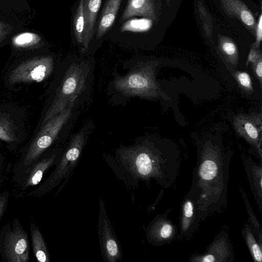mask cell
<instances>
[{
    "mask_svg": "<svg viewBox=\"0 0 262 262\" xmlns=\"http://www.w3.org/2000/svg\"><path fill=\"white\" fill-rule=\"evenodd\" d=\"M82 105L79 102L70 104L42 125L28 150L24 161L25 165H30L37 159L63 131L70 132Z\"/></svg>",
    "mask_w": 262,
    "mask_h": 262,
    "instance_id": "obj_6",
    "label": "cell"
},
{
    "mask_svg": "<svg viewBox=\"0 0 262 262\" xmlns=\"http://www.w3.org/2000/svg\"><path fill=\"white\" fill-rule=\"evenodd\" d=\"M122 0H106L96 32V38H101L113 25Z\"/></svg>",
    "mask_w": 262,
    "mask_h": 262,
    "instance_id": "obj_17",
    "label": "cell"
},
{
    "mask_svg": "<svg viewBox=\"0 0 262 262\" xmlns=\"http://www.w3.org/2000/svg\"><path fill=\"white\" fill-rule=\"evenodd\" d=\"M84 0H80L73 18V30L77 42L82 45L84 30Z\"/></svg>",
    "mask_w": 262,
    "mask_h": 262,
    "instance_id": "obj_23",
    "label": "cell"
},
{
    "mask_svg": "<svg viewBox=\"0 0 262 262\" xmlns=\"http://www.w3.org/2000/svg\"><path fill=\"white\" fill-rule=\"evenodd\" d=\"M94 125L90 118L76 133L70 135L69 141L65 145L55 170L43 184L42 192L51 191L63 180L62 187L67 184L80 159L82 150Z\"/></svg>",
    "mask_w": 262,
    "mask_h": 262,
    "instance_id": "obj_4",
    "label": "cell"
},
{
    "mask_svg": "<svg viewBox=\"0 0 262 262\" xmlns=\"http://www.w3.org/2000/svg\"><path fill=\"white\" fill-rule=\"evenodd\" d=\"M167 4L169 5L170 0H166Z\"/></svg>",
    "mask_w": 262,
    "mask_h": 262,
    "instance_id": "obj_32",
    "label": "cell"
},
{
    "mask_svg": "<svg viewBox=\"0 0 262 262\" xmlns=\"http://www.w3.org/2000/svg\"><path fill=\"white\" fill-rule=\"evenodd\" d=\"M30 231L33 252L36 259L40 262H49V253L41 233L33 223L31 224Z\"/></svg>",
    "mask_w": 262,
    "mask_h": 262,
    "instance_id": "obj_20",
    "label": "cell"
},
{
    "mask_svg": "<svg viewBox=\"0 0 262 262\" xmlns=\"http://www.w3.org/2000/svg\"><path fill=\"white\" fill-rule=\"evenodd\" d=\"M244 166L251 189L259 210L262 209V167L251 158L245 160Z\"/></svg>",
    "mask_w": 262,
    "mask_h": 262,
    "instance_id": "obj_16",
    "label": "cell"
},
{
    "mask_svg": "<svg viewBox=\"0 0 262 262\" xmlns=\"http://www.w3.org/2000/svg\"><path fill=\"white\" fill-rule=\"evenodd\" d=\"M5 254L8 261L27 262L29 260V243L27 233L16 226L5 240Z\"/></svg>",
    "mask_w": 262,
    "mask_h": 262,
    "instance_id": "obj_10",
    "label": "cell"
},
{
    "mask_svg": "<svg viewBox=\"0 0 262 262\" xmlns=\"http://www.w3.org/2000/svg\"><path fill=\"white\" fill-rule=\"evenodd\" d=\"M0 139L5 141H10L11 138L8 135L6 131L4 130V128L0 125Z\"/></svg>",
    "mask_w": 262,
    "mask_h": 262,
    "instance_id": "obj_31",
    "label": "cell"
},
{
    "mask_svg": "<svg viewBox=\"0 0 262 262\" xmlns=\"http://www.w3.org/2000/svg\"><path fill=\"white\" fill-rule=\"evenodd\" d=\"M231 156L221 144L211 141L200 146L191 186L186 194L195 203L196 224L226 207Z\"/></svg>",
    "mask_w": 262,
    "mask_h": 262,
    "instance_id": "obj_2",
    "label": "cell"
},
{
    "mask_svg": "<svg viewBox=\"0 0 262 262\" xmlns=\"http://www.w3.org/2000/svg\"><path fill=\"white\" fill-rule=\"evenodd\" d=\"M253 73L258 80L260 88L262 87V56H260L254 62L251 64Z\"/></svg>",
    "mask_w": 262,
    "mask_h": 262,
    "instance_id": "obj_26",
    "label": "cell"
},
{
    "mask_svg": "<svg viewBox=\"0 0 262 262\" xmlns=\"http://www.w3.org/2000/svg\"><path fill=\"white\" fill-rule=\"evenodd\" d=\"M242 235L245 239L249 251L255 262H261L262 260V248L259 246L250 226L246 223L242 230Z\"/></svg>",
    "mask_w": 262,
    "mask_h": 262,
    "instance_id": "obj_22",
    "label": "cell"
},
{
    "mask_svg": "<svg viewBox=\"0 0 262 262\" xmlns=\"http://www.w3.org/2000/svg\"><path fill=\"white\" fill-rule=\"evenodd\" d=\"M241 193H242L244 201L247 208L248 214L249 216V221L250 226L251 228L254 235L256 237L259 246L262 248V229L261 226L257 220L255 214L254 213L250 204L247 198L246 194L243 189H241Z\"/></svg>",
    "mask_w": 262,
    "mask_h": 262,
    "instance_id": "obj_24",
    "label": "cell"
},
{
    "mask_svg": "<svg viewBox=\"0 0 262 262\" xmlns=\"http://www.w3.org/2000/svg\"><path fill=\"white\" fill-rule=\"evenodd\" d=\"M97 229L100 251L105 262L121 261L122 248L106 214L104 202L99 200Z\"/></svg>",
    "mask_w": 262,
    "mask_h": 262,
    "instance_id": "obj_7",
    "label": "cell"
},
{
    "mask_svg": "<svg viewBox=\"0 0 262 262\" xmlns=\"http://www.w3.org/2000/svg\"><path fill=\"white\" fill-rule=\"evenodd\" d=\"M223 9L230 17H237L254 35L256 23L254 16L241 0H220Z\"/></svg>",
    "mask_w": 262,
    "mask_h": 262,
    "instance_id": "obj_13",
    "label": "cell"
},
{
    "mask_svg": "<svg viewBox=\"0 0 262 262\" xmlns=\"http://www.w3.org/2000/svg\"><path fill=\"white\" fill-rule=\"evenodd\" d=\"M234 128L256 151L261 159L262 116L261 113H240L234 117Z\"/></svg>",
    "mask_w": 262,
    "mask_h": 262,
    "instance_id": "obj_8",
    "label": "cell"
},
{
    "mask_svg": "<svg viewBox=\"0 0 262 262\" xmlns=\"http://www.w3.org/2000/svg\"><path fill=\"white\" fill-rule=\"evenodd\" d=\"M157 63L137 66L123 76L115 78L113 85L125 96H138L148 99H170L163 91L156 79Z\"/></svg>",
    "mask_w": 262,
    "mask_h": 262,
    "instance_id": "obj_5",
    "label": "cell"
},
{
    "mask_svg": "<svg viewBox=\"0 0 262 262\" xmlns=\"http://www.w3.org/2000/svg\"><path fill=\"white\" fill-rule=\"evenodd\" d=\"M262 56L261 51L259 49L251 48L246 61V66L254 62L260 56Z\"/></svg>",
    "mask_w": 262,
    "mask_h": 262,
    "instance_id": "obj_28",
    "label": "cell"
},
{
    "mask_svg": "<svg viewBox=\"0 0 262 262\" xmlns=\"http://www.w3.org/2000/svg\"><path fill=\"white\" fill-rule=\"evenodd\" d=\"M256 41L253 45L252 48L259 49L262 39V15H260L257 25L255 29Z\"/></svg>",
    "mask_w": 262,
    "mask_h": 262,
    "instance_id": "obj_27",
    "label": "cell"
},
{
    "mask_svg": "<svg viewBox=\"0 0 262 262\" xmlns=\"http://www.w3.org/2000/svg\"><path fill=\"white\" fill-rule=\"evenodd\" d=\"M233 76L244 92L250 94L253 92L251 79L247 73L235 71L233 73Z\"/></svg>",
    "mask_w": 262,
    "mask_h": 262,
    "instance_id": "obj_25",
    "label": "cell"
},
{
    "mask_svg": "<svg viewBox=\"0 0 262 262\" xmlns=\"http://www.w3.org/2000/svg\"><path fill=\"white\" fill-rule=\"evenodd\" d=\"M135 16H143L155 20L156 14L154 1L128 0L120 21L123 22Z\"/></svg>",
    "mask_w": 262,
    "mask_h": 262,
    "instance_id": "obj_15",
    "label": "cell"
},
{
    "mask_svg": "<svg viewBox=\"0 0 262 262\" xmlns=\"http://www.w3.org/2000/svg\"><path fill=\"white\" fill-rule=\"evenodd\" d=\"M64 146L63 148H61L57 153L52 154L49 157L40 161L35 165L27 180L26 185L27 186L38 184L40 182L44 172L52 166L58 163Z\"/></svg>",
    "mask_w": 262,
    "mask_h": 262,
    "instance_id": "obj_19",
    "label": "cell"
},
{
    "mask_svg": "<svg viewBox=\"0 0 262 262\" xmlns=\"http://www.w3.org/2000/svg\"><path fill=\"white\" fill-rule=\"evenodd\" d=\"M196 208L194 201L186 195L182 206L180 219L181 233L183 235L190 233L196 227Z\"/></svg>",
    "mask_w": 262,
    "mask_h": 262,
    "instance_id": "obj_18",
    "label": "cell"
},
{
    "mask_svg": "<svg viewBox=\"0 0 262 262\" xmlns=\"http://www.w3.org/2000/svg\"><path fill=\"white\" fill-rule=\"evenodd\" d=\"M175 154H169L147 140L129 146L121 145L113 158H106L115 174L129 188L140 181L148 185L154 180L164 188L170 187L177 177L179 162Z\"/></svg>",
    "mask_w": 262,
    "mask_h": 262,
    "instance_id": "obj_1",
    "label": "cell"
},
{
    "mask_svg": "<svg viewBox=\"0 0 262 262\" xmlns=\"http://www.w3.org/2000/svg\"><path fill=\"white\" fill-rule=\"evenodd\" d=\"M233 249L227 233H220L209 246L206 252L197 255L191 260L198 262H221L231 261Z\"/></svg>",
    "mask_w": 262,
    "mask_h": 262,
    "instance_id": "obj_11",
    "label": "cell"
},
{
    "mask_svg": "<svg viewBox=\"0 0 262 262\" xmlns=\"http://www.w3.org/2000/svg\"><path fill=\"white\" fill-rule=\"evenodd\" d=\"M33 39V36L30 33H24L18 36L15 42L18 45H24L30 42Z\"/></svg>",
    "mask_w": 262,
    "mask_h": 262,
    "instance_id": "obj_29",
    "label": "cell"
},
{
    "mask_svg": "<svg viewBox=\"0 0 262 262\" xmlns=\"http://www.w3.org/2000/svg\"><path fill=\"white\" fill-rule=\"evenodd\" d=\"M219 49L227 62L235 68L238 62V51L234 42L227 36L220 35Z\"/></svg>",
    "mask_w": 262,
    "mask_h": 262,
    "instance_id": "obj_21",
    "label": "cell"
},
{
    "mask_svg": "<svg viewBox=\"0 0 262 262\" xmlns=\"http://www.w3.org/2000/svg\"><path fill=\"white\" fill-rule=\"evenodd\" d=\"M94 66L86 60H72L62 66L59 80L42 125L70 104L88 100L92 86Z\"/></svg>",
    "mask_w": 262,
    "mask_h": 262,
    "instance_id": "obj_3",
    "label": "cell"
},
{
    "mask_svg": "<svg viewBox=\"0 0 262 262\" xmlns=\"http://www.w3.org/2000/svg\"><path fill=\"white\" fill-rule=\"evenodd\" d=\"M176 232V227L171 221L157 217L149 224L146 234L149 243L158 245L172 239Z\"/></svg>",
    "mask_w": 262,
    "mask_h": 262,
    "instance_id": "obj_12",
    "label": "cell"
},
{
    "mask_svg": "<svg viewBox=\"0 0 262 262\" xmlns=\"http://www.w3.org/2000/svg\"><path fill=\"white\" fill-rule=\"evenodd\" d=\"M7 199L5 196H0V218L3 214L6 207Z\"/></svg>",
    "mask_w": 262,
    "mask_h": 262,
    "instance_id": "obj_30",
    "label": "cell"
},
{
    "mask_svg": "<svg viewBox=\"0 0 262 262\" xmlns=\"http://www.w3.org/2000/svg\"><path fill=\"white\" fill-rule=\"evenodd\" d=\"M54 67L53 60L49 57L29 61L12 71L9 80L12 83L39 82L51 74Z\"/></svg>",
    "mask_w": 262,
    "mask_h": 262,
    "instance_id": "obj_9",
    "label": "cell"
},
{
    "mask_svg": "<svg viewBox=\"0 0 262 262\" xmlns=\"http://www.w3.org/2000/svg\"><path fill=\"white\" fill-rule=\"evenodd\" d=\"M101 2L102 0H84V30L82 45L83 52L88 50L89 44L93 38L96 18Z\"/></svg>",
    "mask_w": 262,
    "mask_h": 262,
    "instance_id": "obj_14",
    "label": "cell"
}]
</instances>
